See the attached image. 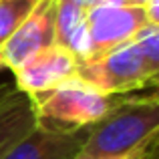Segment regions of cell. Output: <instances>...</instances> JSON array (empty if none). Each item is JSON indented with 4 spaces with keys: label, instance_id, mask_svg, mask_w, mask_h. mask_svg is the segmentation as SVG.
Returning a JSON list of instances; mask_svg holds the SVG:
<instances>
[{
    "label": "cell",
    "instance_id": "obj_1",
    "mask_svg": "<svg viewBox=\"0 0 159 159\" xmlns=\"http://www.w3.org/2000/svg\"><path fill=\"white\" fill-rule=\"evenodd\" d=\"M77 77L107 95H131L157 85L159 24L143 26L129 43L95 58L79 62Z\"/></svg>",
    "mask_w": 159,
    "mask_h": 159
},
{
    "label": "cell",
    "instance_id": "obj_2",
    "mask_svg": "<svg viewBox=\"0 0 159 159\" xmlns=\"http://www.w3.org/2000/svg\"><path fill=\"white\" fill-rule=\"evenodd\" d=\"M159 139V99L155 93L123 95L89 129L75 159H99L135 151Z\"/></svg>",
    "mask_w": 159,
    "mask_h": 159
},
{
    "label": "cell",
    "instance_id": "obj_3",
    "mask_svg": "<svg viewBox=\"0 0 159 159\" xmlns=\"http://www.w3.org/2000/svg\"><path fill=\"white\" fill-rule=\"evenodd\" d=\"M121 97L123 95H107L79 77H73L32 101L36 127L51 131H79L93 127Z\"/></svg>",
    "mask_w": 159,
    "mask_h": 159
},
{
    "label": "cell",
    "instance_id": "obj_4",
    "mask_svg": "<svg viewBox=\"0 0 159 159\" xmlns=\"http://www.w3.org/2000/svg\"><path fill=\"white\" fill-rule=\"evenodd\" d=\"M147 24V12L141 6H123V4H99L87 14V43L85 52L79 58L95 61L103 54L129 43L137 32Z\"/></svg>",
    "mask_w": 159,
    "mask_h": 159
},
{
    "label": "cell",
    "instance_id": "obj_5",
    "mask_svg": "<svg viewBox=\"0 0 159 159\" xmlns=\"http://www.w3.org/2000/svg\"><path fill=\"white\" fill-rule=\"evenodd\" d=\"M79 58L61 44H51L43 51L30 54L20 62L14 73V85L30 101L47 95L69 79L77 77Z\"/></svg>",
    "mask_w": 159,
    "mask_h": 159
},
{
    "label": "cell",
    "instance_id": "obj_6",
    "mask_svg": "<svg viewBox=\"0 0 159 159\" xmlns=\"http://www.w3.org/2000/svg\"><path fill=\"white\" fill-rule=\"evenodd\" d=\"M54 20H57V0H39L28 18L0 47L4 66L14 70L30 54L54 44Z\"/></svg>",
    "mask_w": 159,
    "mask_h": 159
},
{
    "label": "cell",
    "instance_id": "obj_7",
    "mask_svg": "<svg viewBox=\"0 0 159 159\" xmlns=\"http://www.w3.org/2000/svg\"><path fill=\"white\" fill-rule=\"evenodd\" d=\"M89 129L51 131L34 125V129L8 149L2 159H75L89 135Z\"/></svg>",
    "mask_w": 159,
    "mask_h": 159
},
{
    "label": "cell",
    "instance_id": "obj_8",
    "mask_svg": "<svg viewBox=\"0 0 159 159\" xmlns=\"http://www.w3.org/2000/svg\"><path fill=\"white\" fill-rule=\"evenodd\" d=\"M36 125L32 101L14 83L0 85V159Z\"/></svg>",
    "mask_w": 159,
    "mask_h": 159
},
{
    "label": "cell",
    "instance_id": "obj_9",
    "mask_svg": "<svg viewBox=\"0 0 159 159\" xmlns=\"http://www.w3.org/2000/svg\"><path fill=\"white\" fill-rule=\"evenodd\" d=\"M87 10L79 0H57L54 44L70 51L77 58L83 57L87 43Z\"/></svg>",
    "mask_w": 159,
    "mask_h": 159
},
{
    "label": "cell",
    "instance_id": "obj_10",
    "mask_svg": "<svg viewBox=\"0 0 159 159\" xmlns=\"http://www.w3.org/2000/svg\"><path fill=\"white\" fill-rule=\"evenodd\" d=\"M39 0H0V47L28 18Z\"/></svg>",
    "mask_w": 159,
    "mask_h": 159
},
{
    "label": "cell",
    "instance_id": "obj_11",
    "mask_svg": "<svg viewBox=\"0 0 159 159\" xmlns=\"http://www.w3.org/2000/svg\"><path fill=\"white\" fill-rule=\"evenodd\" d=\"M157 149H159V139L153 143H147L135 151L123 153V155H113V157H99V159H157Z\"/></svg>",
    "mask_w": 159,
    "mask_h": 159
},
{
    "label": "cell",
    "instance_id": "obj_12",
    "mask_svg": "<svg viewBox=\"0 0 159 159\" xmlns=\"http://www.w3.org/2000/svg\"><path fill=\"white\" fill-rule=\"evenodd\" d=\"M149 2H151V0H127L129 6H141V8H145Z\"/></svg>",
    "mask_w": 159,
    "mask_h": 159
},
{
    "label": "cell",
    "instance_id": "obj_13",
    "mask_svg": "<svg viewBox=\"0 0 159 159\" xmlns=\"http://www.w3.org/2000/svg\"><path fill=\"white\" fill-rule=\"evenodd\" d=\"M2 69H6V66H4V61H2V54H0V70Z\"/></svg>",
    "mask_w": 159,
    "mask_h": 159
}]
</instances>
